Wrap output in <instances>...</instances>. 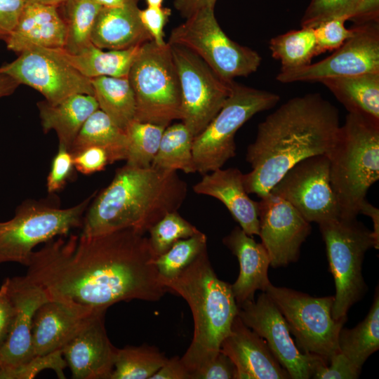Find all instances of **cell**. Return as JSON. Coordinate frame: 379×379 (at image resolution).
<instances>
[{"instance_id":"bcb514c9","label":"cell","mask_w":379,"mask_h":379,"mask_svg":"<svg viewBox=\"0 0 379 379\" xmlns=\"http://www.w3.org/2000/svg\"><path fill=\"white\" fill-rule=\"evenodd\" d=\"M236 373L233 361L220 350L213 360L193 375V379H235Z\"/></svg>"},{"instance_id":"d6986e66","label":"cell","mask_w":379,"mask_h":379,"mask_svg":"<svg viewBox=\"0 0 379 379\" xmlns=\"http://www.w3.org/2000/svg\"><path fill=\"white\" fill-rule=\"evenodd\" d=\"M8 292L15 315L10 333L0 347V368L17 366L34 356L33 318L38 308L49 300L44 291L25 276L9 278Z\"/></svg>"},{"instance_id":"ba28073f","label":"cell","mask_w":379,"mask_h":379,"mask_svg":"<svg viewBox=\"0 0 379 379\" xmlns=\"http://www.w3.org/2000/svg\"><path fill=\"white\" fill-rule=\"evenodd\" d=\"M319 226L335 285L332 317L347 319L350 308L366 292L362 263L366 252L375 248V240L372 231L357 218H340Z\"/></svg>"},{"instance_id":"e575fe53","label":"cell","mask_w":379,"mask_h":379,"mask_svg":"<svg viewBox=\"0 0 379 379\" xmlns=\"http://www.w3.org/2000/svg\"><path fill=\"white\" fill-rule=\"evenodd\" d=\"M166 127L136 120L125 129L127 137L126 164L138 168L151 166Z\"/></svg>"},{"instance_id":"f907efd6","label":"cell","mask_w":379,"mask_h":379,"mask_svg":"<svg viewBox=\"0 0 379 379\" xmlns=\"http://www.w3.org/2000/svg\"><path fill=\"white\" fill-rule=\"evenodd\" d=\"M217 0H174V6L185 18L196 11L205 8H213Z\"/></svg>"},{"instance_id":"1f68e13d","label":"cell","mask_w":379,"mask_h":379,"mask_svg":"<svg viewBox=\"0 0 379 379\" xmlns=\"http://www.w3.org/2000/svg\"><path fill=\"white\" fill-rule=\"evenodd\" d=\"M272 56L281 65L280 70L305 67L317 55L314 29L302 27L276 36L270 41Z\"/></svg>"},{"instance_id":"44dd1931","label":"cell","mask_w":379,"mask_h":379,"mask_svg":"<svg viewBox=\"0 0 379 379\" xmlns=\"http://www.w3.org/2000/svg\"><path fill=\"white\" fill-rule=\"evenodd\" d=\"M193 191L220 201L247 234L259 236L258 201L249 197L244 185V173L240 170L220 168L206 173L193 186Z\"/></svg>"},{"instance_id":"30bf717a","label":"cell","mask_w":379,"mask_h":379,"mask_svg":"<svg viewBox=\"0 0 379 379\" xmlns=\"http://www.w3.org/2000/svg\"><path fill=\"white\" fill-rule=\"evenodd\" d=\"M168 43L192 51L227 82L256 72L262 60L255 51L225 34L213 8L200 9L187 18L172 29Z\"/></svg>"},{"instance_id":"83f0119b","label":"cell","mask_w":379,"mask_h":379,"mask_svg":"<svg viewBox=\"0 0 379 379\" xmlns=\"http://www.w3.org/2000/svg\"><path fill=\"white\" fill-rule=\"evenodd\" d=\"M88 146H98L105 149L110 164L126 160V131L117 126L103 111L98 109L84 122L69 151L73 154Z\"/></svg>"},{"instance_id":"4dcf8cb0","label":"cell","mask_w":379,"mask_h":379,"mask_svg":"<svg viewBox=\"0 0 379 379\" xmlns=\"http://www.w3.org/2000/svg\"><path fill=\"white\" fill-rule=\"evenodd\" d=\"M194 135L182 123L168 126L151 166L185 173H197L192 154Z\"/></svg>"},{"instance_id":"7c38bea8","label":"cell","mask_w":379,"mask_h":379,"mask_svg":"<svg viewBox=\"0 0 379 379\" xmlns=\"http://www.w3.org/2000/svg\"><path fill=\"white\" fill-rule=\"evenodd\" d=\"M170 46L180 84V120L196 137L220 110L234 81L222 80L188 49Z\"/></svg>"},{"instance_id":"e0dca14e","label":"cell","mask_w":379,"mask_h":379,"mask_svg":"<svg viewBox=\"0 0 379 379\" xmlns=\"http://www.w3.org/2000/svg\"><path fill=\"white\" fill-rule=\"evenodd\" d=\"M259 236L270 266H286L298 260L300 247L311 232L310 222L287 201L269 193L260 198Z\"/></svg>"},{"instance_id":"d4e9b609","label":"cell","mask_w":379,"mask_h":379,"mask_svg":"<svg viewBox=\"0 0 379 379\" xmlns=\"http://www.w3.org/2000/svg\"><path fill=\"white\" fill-rule=\"evenodd\" d=\"M37 105L44 132L54 130L58 145L69 150L84 122L99 109L94 95L81 93L72 95L55 105L42 101Z\"/></svg>"},{"instance_id":"b9f144b4","label":"cell","mask_w":379,"mask_h":379,"mask_svg":"<svg viewBox=\"0 0 379 379\" xmlns=\"http://www.w3.org/2000/svg\"><path fill=\"white\" fill-rule=\"evenodd\" d=\"M361 369L340 350L335 352L326 364L321 359L314 364L312 378L314 379H356Z\"/></svg>"},{"instance_id":"7a4b0ae2","label":"cell","mask_w":379,"mask_h":379,"mask_svg":"<svg viewBox=\"0 0 379 379\" xmlns=\"http://www.w3.org/2000/svg\"><path fill=\"white\" fill-rule=\"evenodd\" d=\"M339 112L317 93L288 100L258 126L246 160L252 170L244 174L248 194L262 198L288 170L301 160L326 154L339 128Z\"/></svg>"},{"instance_id":"681fc988","label":"cell","mask_w":379,"mask_h":379,"mask_svg":"<svg viewBox=\"0 0 379 379\" xmlns=\"http://www.w3.org/2000/svg\"><path fill=\"white\" fill-rule=\"evenodd\" d=\"M150 379H192V375L180 357L175 356L168 359Z\"/></svg>"},{"instance_id":"6f0895ef","label":"cell","mask_w":379,"mask_h":379,"mask_svg":"<svg viewBox=\"0 0 379 379\" xmlns=\"http://www.w3.org/2000/svg\"><path fill=\"white\" fill-rule=\"evenodd\" d=\"M164 0H146L147 6H161Z\"/></svg>"},{"instance_id":"7402d4cb","label":"cell","mask_w":379,"mask_h":379,"mask_svg":"<svg viewBox=\"0 0 379 379\" xmlns=\"http://www.w3.org/2000/svg\"><path fill=\"white\" fill-rule=\"evenodd\" d=\"M222 243L237 258L239 274L231 285L237 305L254 299L256 291L265 292L270 283L268 268L270 260L262 243H258L240 227L236 226L222 239Z\"/></svg>"},{"instance_id":"8992f818","label":"cell","mask_w":379,"mask_h":379,"mask_svg":"<svg viewBox=\"0 0 379 379\" xmlns=\"http://www.w3.org/2000/svg\"><path fill=\"white\" fill-rule=\"evenodd\" d=\"M96 192L79 204L62 208L51 199L24 201L9 220L0 222V264L14 262L27 267L34 248L56 237H66L82 226Z\"/></svg>"},{"instance_id":"ab89813d","label":"cell","mask_w":379,"mask_h":379,"mask_svg":"<svg viewBox=\"0 0 379 379\" xmlns=\"http://www.w3.org/2000/svg\"><path fill=\"white\" fill-rule=\"evenodd\" d=\"M67 366L61 350L44 355H34L29 360L14 366L0 368V379H32L41 371L53 370L58 378H65Z\"/></svg>"},{"instance_id":"cb8c5ba5","label":"cell","mask_w":379,"mask_h":379,"mask_svg":"<svg viewBox=\"0 0 379 379\" xmlns=\"http://www.w3.org/2000/svg\"><path fill=\"white\" fill-rule=\"evenodd\" d=\"M88 317H79L54 301L48 300L41 305L36 311L32 322L34 356L61 350Z\"/></svg>"},{"instance_id":"7bdbcfd3","label":"cell","mask_w":379,"mask_h":379,"mask_svg":"<svg viewBox=\"0 0 379 379\" xmlns=\"http://www.w3.org/2000/svg\"><path fill=\"white\" fill-rule=\"evenodd\" d=\"M75 166L73 154L67 148L59 146L51 162V169L46 178V187L49 194L59 192L71 180Z\"/></svg>"},{"instance_id":"ac0fdd59","label":"cell","mask_w":379,"mask_h":379,"mask_svg":"<svg viewBox=\"0 0 379 379\" xmlns=\"http://www.w3.org/2000/svg\"><path fill=\"white\" fill-rule=\"evenodd\" d=\"M105 312L91 315L61 349L74 379H109L117 348L105 326Z\"/></svg>"},{"instance_id":"f35d334b","label":"cell","mask_w":379,"mask_h":379,"mask_svg":"<svg viewBox=\"0 0 379 379\" xmlns=\"http://www.w3.org/2000/svg\"><path fill=\"white\" fill-rule=\"evenodd\" d=\"M360 8V0H311L301 20V27L314 28L333 19L354 20Z\"/></svg>"},{"instance_id":"11a10c76","label":"cell","mask_w":379,"mask_h":379,"mask_svg":"<svg viewBox=\"0 0 379 379\" xmlns=\"http://www.w3.org/2000/svg\"><path fill=\"white\" fill-rule=\"evenodd\" d=\"M103 8H117L124 5L125 0H94Z\"/></svg>"},{"instance_id":"4316f807","label":"cell","mask_w":379,"mask_h":379,"mask_svg":"<svg viewBox=\"0 0 379 379\" xmlns=\"http://www.w3.org/2000/svg\"><path fill=\"white\" fill-rule=\"evenodd\" d=\"M140 46L104 51L91 44L77 53H70L64 48H55V51L65 61L89 79L103 76L125 77L128 75Z\"/></svg>"},{"instance_id":"52a82bcc","label":"cell","mask_w":379,"mask_h":379,"mask_svg":"<svg viewBox=\"0 0 379 379\" xmlns=\"http://www.w3.org/2000/svg\"><path fill=\"white\" fill-rule=\"evenodd\" d=\"M128 78L135 98V120L167 127L180 119V84L168 42L142 44Z\"/></svg>"},{"instance_id":"2e32d148","label":"cell","mask_w":379,"mask_h":379,"mask_svg":"<svg viewBox=\"0 0 379 379\" xmlns=\"http://www.w3.org/2000/svg\"><path fill=\"white\" fill-rule=\"evenodd\" d=\"M237 315L265 340L291 378H312L314 365L321 358L300 352L290 335L284 316L266 293H260L256 300H248L239 305Z\"/></svg>"},{"instance_id":"6da1fadb","label":"cell","mask_w":379,"mask_h":379,"mask_svg":"<svg viewBox=\"0 0 379 379\" xmlns=\"http://www.w3.org/2000/svg\"><path fill=\"white\" fill-rule=\"evenodd\" d=\"M149 238L132 228L58 237L34 251L25 277L48 299L86 318L132 300L157 301L169 288Z\"/></svg>"},{"instance_id":"ee69618b","label":"cell","mask_w":379,"mask_h":379,"mask_svg":"<svg viewBox=\"0 0 379 379\" xmlns=\"http://www.w3.org/2000/svg\"><path fill=\"white\" fill-rule=\"evenodd\" d=\"M75 169L84 175L103 171L110 164L109 157L102 147L88 146L73 154Z\"/></svg>"},{"instance_id":"4fadbf2b","label":"cell","mask_w":379,"mask_h":379,"mask_svg":"<svg viewBox=\"0 0 379 379\" xmlns=\"http://www.w3.org/2000/svg\"><path fill=\"white\" fill-rule=\"evenodd\" d=\"M0 72L39 91L51 105L74 94L94 95L91 79L65 61L55 49L25 50L15 60L1 66Z\"/></svg>"},{"instance_id":"5b68a950","label":"cell","mask_w":379,"mask_h":379,"mask_svg":"<svg viewBox=\"0 0 379 379\" xmlns=\"http://www.w3.org/2000/svg\"><path fill=\"white\" fill-rule=\"evenodd\" d=\"M326 154L340 218H357L368 189L379 179V120L348 112Z\"/></svg>"},{"instance_id":"8fae6325","label":"cell","mask_w":379,"mask_h":379,"mask_svg":"<svg viewBox=\"0 0 379 379\" xmlns=\"http://www.w3.org/2000/svg\"><path fill=\"white\" fill-rule=\"evenodd\" d=\"M265 293L281 312L299 347L327 364L339 351L338 336L347 320L333 318L334 296L314 297L271 283Z\"/></svg>"},{"instance_id":"c3c4849f","label":"cell","mask_w":379,"mask_h":379,"mask_svg":"<svg viewBox=\"0 0 379 379\" xmlns=\"http://www.w3.org/2000/svg\"><path fill=\"white\" fill-rule=\"evenodd\" d=\"M9 278L0 286V347L6 341L15 315V307L8 292Z\"/></svg>"},{"instance_id":"836d02e7","label":"cell","mask_w":379,"mask_h":379,"mask_svg":"<svg viewBox=\"0 0 379 379\" xmlns=\"http://www.w3.org/2000/svg\"><path fill=\"white\" fill-rule=\"evenodd\" d=\"M67 27L65 47L70 53H77L91 43V36L101 6L94 0H67L64 4Z\"/></svg>"},{"instance_id":"8d00e7d4","label":"cell","mask_w":379,"mask_h":379,"mask_svg":"<svg viewBox=\"0 0 379 379\" xmlns=\"http://www.w3.org/2000/svg\"><path fill=\"white\" fill-rule=\"evenodd\" d=\"M67 39V27L61 16L38 24L24 35L8 39V49L21 53L32 47L55 49L63 48Z\"/></svg>"},{"instance_id":"f1b7e54d","label":"cell","mask_w":379,"mask_h":379,"mask_svg":"<svg viewBox=\"0 0 379 379\" xmlns=\"http://www.w3.org/2000/svg\"><path fill=\"white\" fill-rule=\"evenodd\" d=\"M99 109L125 131L135 120L136 102L128 77H98L91 79Z\"/></svg>"},{"instance_id":"816d5d0a","label":"cell","mask_w":379,"mask_h":379,"mask_svg":"<svg viewBox=\"0 0 379 379\" xmlns=\"http://www.w3.org/2000/svg\"><path fill=\"white\" fill-rule=\"evenodd\" d=\"M379 0H360L359 13L354 20L356 23L378 21Z\"/></svg>"},{"instance_id":"3957f363","label":"cell","mask_w":379,"mask_h":379,"mask_svg":"<svg viewBox=\"0 0 379 379\" xmlns=\"http://www.w3.org/2000/svg\"><path fill=\"white\" fill-rule=\"evenodd\" d=\"M187 192V183L175 171L126 164L91 201L81 234L96 236L126 228L145 234L165 215L178 211Z\"/></svg>"},{"instance_id":"9c48e42d","label":"cell","mask_w":379,"mask_h":379,"mask_svg":"<svg viewBox=\"0 0 379 379\" xmlns=\"http://www.w3.org/2000/svg\"><path fill=\"white\" fill-rule=\"evenodd\" d=\"M280 97L272 92L232 82L230 94L205 129L194 137L192 146L196 171L204 175L222 166L236 155L234 136L255 114L274 107Z\"/></svg>"},{"instance_id":"d6a6232c","label":"cell","mask_w":379,"mask_h":379,"mask_svg":"<svg viewBox=\"0 0 379 379\" xmlns=\"http://www.w3.org/2000/svg\"><path fill=\"white\" fill-rule=\"evenodd\" d=\"M168 358L154 346H126L117 350L109 379H150Z\"/></svg>"},{"instance_id":"484cf974","label":"cell","mask_w":379,"mask_h":379,"mask_svg":"<svg viewBox=\"0 0 379 379\" xmlns=\"http://www.w3.org/2000/svg\"><path fill=\"white\" fill-rule=\"evenodd\" d=\"M348 112L379 120V72L330 77L319 81Z\"/></svg>"},{"instance_id":"60d3db41","label":"cell","mask_w":379,"mask_h":379,"mask_svg":"<svg viewBox=\"0 0 379 379\" xmlns=\"http://www.w3.org/2000/svg\"><path fill=\"white\" fill-rule=\"evenodd\" d=\"M345 18L324 22L314 27L317 55L328 51L336 50L354 33V28L345 26Z\"/></svg>"},{"instance_id":"9a60e30c","label":"cell","mask_w":379,"mask_h":379,"mask_svg":"<svg viewBox=\"0 0 379 379\" xmlns=\"http://www.w3.org/2000/svg\"><path fill=\"white\" fill-rule=\"evenodd\" d=\"M354 33L325 59L300 68L280 70L281 83L319 82L330 77L379 72L378 21L356 23Z\"/></svg>"},{"instance_id":"7dc6e473","label":"cell","mask_w":379,"mask_h":379,"mask_svg":"<svg viewBox=\"0 0 379 379\" xmlns=\"http://www.w3.org/2000/svg\"><path fill=\"white\" fill-rule=\"evenodd\" d=\"M25 4V0H0V40L11 35Z\"/></svg>"},{"instance_id":"f6af8a7d","label":"cell","mask_w":379,"mask_h":379,"mask_svg":"<svg viewBox=\"0 0 379 379\" xmlns=\"http://www.w3.org/2000/svg\"><path fill=\"white\" fill-rule=\"evenodd\" d=\"M170 15L171 9L162 6H147L145 9L140 10L139 15L142 24L158 45L163 46L166 44L164 39V27Z\"/></svg>"},{"instance_id":"9f6ffc18","label":"cell","mask_w":379,"mask_h":379,"mask_svg":"<svg viewBox=\"0 0 379 379\" xmlns=\"http://www.w3.org/2000/svg\"><path fill=\"white\" fill-rule=\"evenodd\" d=\"M67 0H25V3H39L48 5L60 6Z\"/></svg>"},{"instance_id":"277c9868","label":"cell","mask_w":379,"mask_h":379,"mask_svg":"<svg viewBox=\"0 0 379 379\" xmlns=\"http://www.w3.org/2000/svg\"><path fill=\"white\" fill-rule=\"evenodd\" d=\"M170 292L182 296L194 319V334L180 357L193 375L206 366L220 350L238 313L232 286L220 279L204 251L176 277L162 281Z\"/></svg>"},{"instance_id":"f546056e","label":"cell","mask_w":379,"mask_h":379,"mask_svg":"<svg viewBox=\"0 0 379 379\" xmlns=\"http://www.w3.org/2000/svg\"><path fill=\"white\" fill-rule=\"evenodd\" d=\"M338 348L354 365L361 369L364 362L379 348V295L377 291L364 319L351 329L343 328L338 336Z\"/></svg>"},{"instance_id":"db71d44e","label":"cell","mask_w":379,"mask_h":379,"mask_svg":"<svg viewBox=\"0 0 379 379\" xmlns=\"http://www.w3.org/2000/svg\"><path fill=\"white\" fill-rule=\"evenodd\" d=\"M19 85L13 78L0 72V98L12 94Z\"/></svg>"},{"instance_id":"5bb4252c","label":"cell","mask_w":379,"mask_h":379,"mask_svg":"<svg viewBox=\"0 0 379 379\" xmlns=\"http://www.w3.org/2000/svg\"><path fill=\"white\" fill-rule=\"evenodd\" d=\"M270 193L289 202L310 222L320 224L340 218L326 154L307 157L295 164Z\"/></svg>"},{"instance_id":"603a6c76","label":"cell","mask_w":379,"mask_h":379,"mask_svg":"<svg viewBox=\"0 0 379 379\" xmlns=\"http://www.w3.org/2000/svg\"><path fill=\"white\" fill-rule=\"evenodd\" d=\"M139 0H125L117 8H103L95 21L91 43L101 49L123 50L152 40L141 22Z\"/></svg>"},{"instance_id":"74e56055","label":"cell","mask_w":379,"mask_h":379,"mask_svg":"<svg viewBox=\"0 0 379 379\" xmlns=\"http://www.w3.org/2000/svg\"><path fill=\"white\" fill-rule=\"evenodd\" d=\"M199 230L183 218L178 211L165 215L148 231L149 241L157 256L166 252L173 244L189 238Z\"/></svg>"},{"instance_id":"f5cc1de1","label":"cell","mask_w":379,"mask_h":379,"mask_svg":"<svg viewBox=\"0 0 379 379\" xmlns=\"http://www.w3.org/2000/svg\"><path fill=\"white\" fill-rule=\"evenodd\" d=\"M371 218L373 221V237L375 240V248L379 247V210L369 203L366 199L362 203L360 213Z\"/></svg>"},{"instance_id":"d590c367","label":"cell","mask_w":379,"mask_h":379,"mask_svg":"<svg viewBox=\"0 0 379 379\" xmlns=\"http://www.w3.org/2000/svg\"><path fill=\"white\" fill-rule=\"evenodd\" d=\"M206 249L207 237L200 231L189 238L177 241L156 258L155 265L161 281L176 277Z\"/></svg>"},{"instance_id":"ffe728a7","label":"cell","mask_w":379,"mask_h":379,"mask_svg":"<svg viewBox=\"0 0 379 379\" xmlns=\"http://www.w3.org/2000/svg\"><path fill=\"white\" fill-rule=\"evenodd\" d=\"M220 351L235 365V379L291 378L265 340L246 326L238 315L221 344Z\"/></svg>"}]
</instances>
